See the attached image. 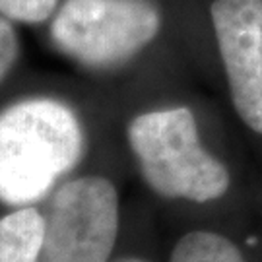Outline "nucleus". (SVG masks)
Wrapping results in <instances>:
<instances>
[{"mask_svg":"<svg viewBox=\"0 0 262 262\" xmlns=\"http://www.w3.org/2000/svg\"><path fill=\"white\" fill-rule=\"evenodd\" d=\"M84 128L66 103L29 97L0 111V204L35 206L84 156Z\"/></svg>","mask_w":262,"mask_h":262,"instance_id":"obj_1","label":"nucleus"},{"mask_svg":"<svg viewBox=\"0 0 262 262\" xmlns=\"http://www.w3.org/2000/svg\"><path fill=\"white\" fill-rule=\"evenodd\" d=\"M43 220L37 262H111L121 225L117 187L101 175L64 181L53 190Z\"/></svg>","mask_w":262,"mask_h":262,"instance_id":"obj_4","label":"nucleus"},{"mask_svg":"<svg viewBox=\"0 0 262 262\" xmlns=\"http://www.w3.org/2000/svg\"><path fill=\"white\" fill-rule=\"evenodd\" d=\"M210 18L231 103L262 134V0H214Z\"/></svg>","mask_w":262,"mask_h":262,"instance_id":"obj_5","label":"nucleus"},{"mask_svg":"<svg viewBox=\"0 0 262 262\" xmlns=\"http://www.w3.org/2000/svg\"><path fill=\"white\" fill-rule=\"evenodd\" d=\"M45 220L37 206L12 208L0 217V262H37Z\"/></svg>","mask_w":262,"mask_h":262,"instance_id":"obj_6","label":"nucleus"},{"mask_svg":"<svg viewBox=\"0 0 262 262\" xmlns=\"http://www.w3.org/2000/svg\"><path fill=\"white\" fill-rule=\"evenodd\" d=\"M169 262H249L239 245L212 229H192L181 235Z\"/></svg>","mask_w":262,"mask_h":262,"instance_id":"obj_7","label":"nucleus"},{"mask_svg":"<svg viewBox=\"0 0 262 262\" xmlns=\"http://www.w3.org/2000/svg\"><path fill=\"white\" fill-rule=\"evenodd\" d=\"M159 10L150 0H66L51 37L60 53L95 70L128 62L158 37Z\"/></svg>","mask_w":262,"mask_h":262,"instance_id":"obj_3","label":"nucleus"},{"mask_svg":"<svg viewBox=\"0 0 262 262\" xmlns=\"http://www.w3.org/2000/svg\"><path fill=\"white\" fill-rule=\"evenodd\" d=\"M19 55V41L16 29L12 28L8 18L0 16V84L14 68Z\"/></svg>","mask_w":262,"mask_h":262,"instance_id":"obj_9","label":"nucleus"},{"mask_svg":"<svg viewBox=\"0 0 262 262\" xmlns=\"http://www.w3.org/2000/svg\"><path fill=\"white\" fill-rule=\"evenodd\" d=\"M126 140L144 183L158 196L208 204L231 187L229 169L202 146L188 107L136 115L128 122Z\"/></svg>","mask_w":262,"mask_h":262,"instance_id":"obj_2","label":"nucleus"},{"mask_svg":"<svg viewBox=\"0 0 262 262\" xmlns=\"http://www.w3.org/2000/svg\"><path fill=\"white\" fill-rule=\"evenodd\" d=\"M58 0H0V16L10 21L41 24L53 16Z\"/></svg>","mask_w":262,"mask_h":262,"instance_id":"obj_8","label":"nucleus"},{"mask_svg":"<svg viewBox=\"0 0 262 262\" xmlns=\"http://www.w3.org/2000/svg\"><path fill=\"white\" fill-rule=\"evenodd\" d=\"M115 262H150V260L140 258V256H122V258H119V260H115Z\"/></svg>","mask_w":262,"mask_h":262,"instance_id":"obj_10","label":"nucleus"}]
</instances>
